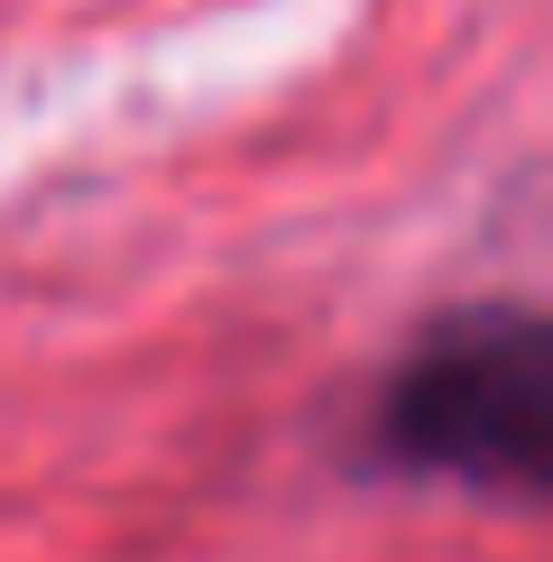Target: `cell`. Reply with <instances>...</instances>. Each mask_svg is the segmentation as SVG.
Wrapping results in <instances>:
<instances>
[{
	"label": "cell",
	"instance_id": "obj_1",
	"mask_svg": "<svg viewBox=\"0 0 553 562\" xmlns=\"http://www.w3.org/2000/svg\"><path fill=\"white\" fill-rule=\"evenodd\" d=\"M379 452L498 498H535L553 471V333L535 314H461L387 379Z\"/></svg>",
	"mask_w": 553,
	"mask_h": 562
}]
</instances>
